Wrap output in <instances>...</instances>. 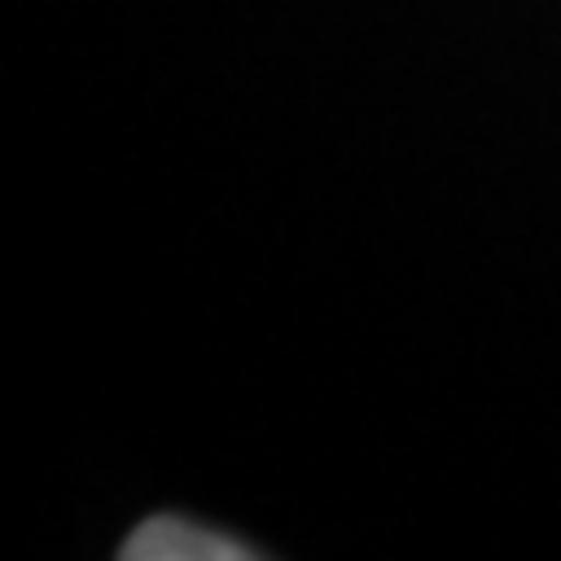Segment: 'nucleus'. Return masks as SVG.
<instances>
[{
    "instance_id": "f257e3e1",
    "label": "nucleus",
    "mask_w": 561,
    "mask_h": 561,
    "mask_svg": "<svg viewBox=\"0 0 561 561\" xmlns=\"http://www.w3.org/2000/svg\"><path fill=\"white\" fill-rule=\"evenodd\" d=\"M126 561H247L259 550H247L236 539H224V533H207L195 522H178V516H156L144 522L133 539L121 545Z\"/></svg>"
}]
</instances>
